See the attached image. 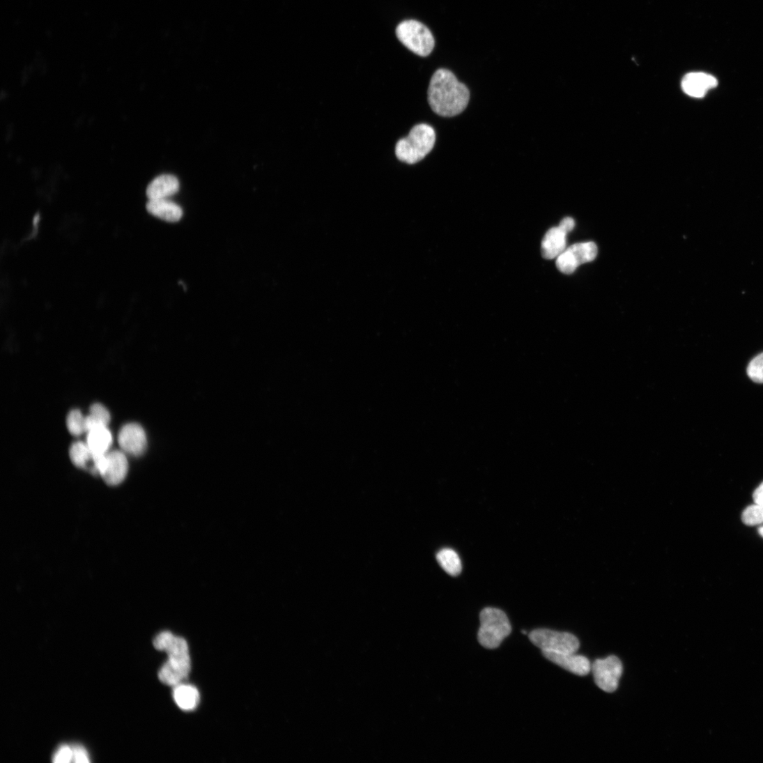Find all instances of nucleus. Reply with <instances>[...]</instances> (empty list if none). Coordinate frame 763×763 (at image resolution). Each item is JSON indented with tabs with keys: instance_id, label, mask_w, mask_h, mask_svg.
I'll return each instance as SVG.
<instances>
[{
	"instance_id": "26",
	"label": "nucleus",
	"mask_w": 763,
	"mask_h": 763,
	"mask_svg": "<svg viewBox=\"0 0 763 763\" xmlns=\"http://www.w3.org/2000/svg\"><path fill=\"white\" fill-rule=\"evenodd\" d=\"M575 226L576 223L574 219L571 217H567L564 219L561 223H560V225L558 226L566 233H569L573 230Z\"/></svg>"
},
{
	"instance_id": "2",
	"label": "nucleus",
	"mask_w": 763,
	"mask_h": 763,
	"mask_svg": "<svg viewBox=\"0 0 763 763\" xmlns=\"http://www.w3.org/2000/svg\"><path fill=\"white\" fill-rule=\"evenodd\" d=\"M154 645L157 649L165 651L169 656L167 663L159 672L160 681L174 687L182 684L191 671V660L186 640L169 631H164L155 638Z\"/></svg>"
},
{
	"instance_id": "5",
	"label": "nucleus",
	"mask_w": 763,
	"mask_h": 763,
	"mask_svg": "<svg viewBox=\"0 0 763 763\" xmlns=\"http://www.w3.org/2000/svg\"><path fill=\"white\" fill-rule=\"evenodd\" d=\"M396 35L405 47L422 57L429 56L435 47V38L431 31L416 20L401 22L396 29Z\"/></svg>"
},
{
	"instance_id": "7",
	"label": "nucleus",
	"mask_w": 763,
	"mask_h": 763,
	"mask_svg": "<svg viewBox=\"0 0 763 763\" xmlns=\"http://www.w3.org/2000/svg\"><path fill=\"white\" fill-rule=\"evenodd\" d=\"M596 686L606 693H613L618 688L623 674L621 660L616 656L595 660L592 665Z\"/></svg>"
},
{
	"instance_id": "8",
	"label": "nucleus",
	"mask_w": 763,
	"mask_h": 763,
	"mask_svg": "<svg viewBox=\"0 0 763 763\" xmlns=\"http://www.w3.org/2000/svg\"><path fill=\"white\" fill-rule=\"evenodd\" d=\"M597 253V246L593 242L574 244L557 258L556 267L560 272L571 275L580 265L594 261Z\"/></svg>"
},
{
	"instance_id": "21",
	"label": "nucleus",
	"mask_w": 763,
	"mask_h": 763,
	"mask_svg": "<svg viewBox=\"0 0 763 763\" xmlns=\"http://www.w3.org/2000/svg\"><path fill=\"white\" fill-rule=\"evenodd\" d=\"M742 521L749 526L763 523V504H755L745 509L742 514Z\"/></svg>"
},
{
	"instance_id": "20",
	"label": "nucleus",
	"mask_w": 763,
	"mask_h": 763,
	"mask_svg": "<svg viewBox=\"0 0 763 763\" xmlns=\"http://www.w3.org/2000/svg\"><path fill=\"white\" fill-rule=\"evenodd\" d=\"M111 415L106 407L100 403L91 406L90 415L85 417L86 432L100 426H108Z\"/></svg>"
},
{
	"instance_id": "16",
	"label": "nucleus",
	"mask_w": 763,
	"mask_h": 763,
	"mask_svg": "<svg viewBox=\"0 0 763 763\" xmlns=\"http://www.w3.org/2000/svg\"><path fill=\"white\" fill-rule=\"evenodd\" d=\"M70 456L72 463L77 468L96 475L94 461L95 454L89 448L87 443L82 442L74 443L70 449Z\"/></svg>"
},
{
	"instance_id": "14",
	"label": "nucleus",
	"mask_w": 763,
	"mask_h": 763,
	"mask_svg": "<svg viewBox=\"0 0 763 763\" xmlns=\"http://www.w3.org/2000/svg\"><path fill=\"white\" fill-rule=\"evenodd\" d=\"M146 210L149 214L163 221L177 222L183 217V210L169 199H148Z\"/></svg>"
},
{
	"instance_id": "22",
	"label": "nucleus",
	"mask_w": 763,
	"mask_h": 763,
	"mask_svg": "<svg viewBox=\"0 0 763 763\" xmlns=\"http://www.w3.org/2000/svg\"><path fill=\"white\" fill-rule=\"evenodd\" d=\"M67 426L70 433L79 436L86 432L85 417L79 410H72L67 419Z\"/></svg>"
},
{
	"instance_id": "23",
	"label": "nucleus",
	"mask_w": 763,
	"mask_h": 763,
	"mask_svg": "<svg viewBox=\"0 0 763 763\" xmlns=\"http://www.w3.org/2000/svg\"><path fill=\"white\" fill-rule=\"evenodd\" d=\"M749 378L755 383H763V353L757 355L747 369Z\"/></svg>"
},
{
	"instance_id": "3",
	"label": "nucleus",
	"mask_w": 763,
	"mask_h": 763,
	"mask_svg": "<svg viewBox=\"0 0 763 763\" xmlns=\"http://www.w3.org/2000/svg\"><path fill=\"white\" fill-rule=\"evenodd\" d=\"M434 129L426 124L415 126L408 136L398 141L395 147L397 159L409 164L423 160L432 151L436 143Z\"/></svg>"
},
{
	"instance_id": "9",
	"label": "nucleus",
	"mask_w": 763,
	"mask_h": 763,
	"mask_svg": "<svg viewBox=\"0 0 763 763\" xmlns=\"http://www.w3.org/2000/svg\"><path fill=\"white\" fill-rule=\"evenodd\" d=\"M543 656L553 664L580 677L587 676L592 671L589 660L576 653H556L542 651Z\"/></svg>"
},
{
	"instance_id": "11",
	"label": "nucleus",
	"mask_w": 763,
	"mask_h": 763,
	"mask_svg": "<svg viewBox=\"0 0 763 763\" xmlns=\"http://www.w3.org/2000/svg\"><path fill=\"white\" fill-rule=\"evenodd\" d=\"M128 471V462L125 454L119 450L109 452L107 463L100 476L109 486H117L125 479Z\"/></svg>"
},
{
	"instance_id": "6",
	"label": "nucleus",
	"mask_w": 763,
	"mask_h": 763,
	"mask_svg": "<svg viewBox=\"0 0 763 763\" xmlns=\"http://www.w3.org/2000/svg\"><path fill=\"white\" fill-rule=\"evenodd\" d=\"M530 641L542 651L556 653H576L580 648L578 639L569 633L548 629H537L529 634Z\"/></svg>"
},
{
	"instance_id": "12",
	"label": "nucleus",
	"mask_w": 763,
	"mask_h": 763,
	"mask_svg": "<svg viewBox=\"0 0 763 763\" xmlns=\"http://www.w3.org/2000/svg\"><path fill=\"white\" fill-rule=\"evenodd\" d=\"M718 80L714 76L703 72H692L682 80L683 91L694 98H702L707 91L718 86Z\"/></svg>"
},
{
	"instance_id": "28",
	"label": "nucleus",
	"mask_w": 763,
	"mask_h": 763,
	"mask_svg": "<svg viewBox=\"0 0 763 763\" xmlns=\"http://www.w3.org/2000/svg\"><path fill=\"white\" fill-rule=\"evenodd\" d=\"M758 532H759V534H760V536L763 537V527H760L759 529Z\"/></svg>"
},
{
	"instance_id": "24",
	"label": "nucleus",
	"mask_w": 763,
	"mask_h": 763,
	"mask_svg": "<svg viewBox=\"0 0 763 763\" xmlns=\"http://www.w3.org/2000/svg\"><path fill=\"white\" fill-rule=\"evenodd\" d=\"M53 760L56 763H68L73 762L72 747L66 745L61 746L54 755Z\"/></svg>"
},
{
	"instance_id": "19",
	"label": "nucleus",
	"mask_w": 763,
	"mask_h": 763,
	"mask_svg": "<svg viewBox=\"0 0 763 763\" xmlns=\"http://www.w3.org/2000/svg\"><path fill=\"white\" fill-rule=\"evenodd\" d=\"M437 562L440 567L449 576H459L463 571V564L459 555L452 548H443L436 555Z\"/></svg>"
},
{
	"instance_id": "29",
	"label": "nucleus",
	"mask_w": 763,
	"mask_h": 763,
	"mask_svg": "<svg viewBox=\"0 0 763 763\" xmlns=\"http://www.w3.org/2000/svg\"><path fill=\"white\" fill-rule=\"evenodd\" d=\"M522 633H523V634H524V635H527V631H524V630H523V631H522Z\"/></svg>"
},
{
	"instance_id": "15",
	"label": "nucleus",
	"mask_w": 763,
	"mask_h": 763,
	"mask_svg": "<svg viewBox=\"0 0 763 763\" xmlns=\"http://www.w3.org/2000/svg\"><path fill=\"white\" fill-rule=\"evenodd\" d=\"M180 188L176 177L172 175H162L153 180L146 189L148 199H169L176 194Z\"/></svg>"
},
{
	"instance_id": "13",
	"label": "nucleus",
	"mask_w": 763,
	"mask_h": 763,
	"mask_svg": "<svg viewBox=\"0 0 763 763\" xmlns=\"http://www.w3.org/2000/svg\"><path fill=\"white\" fill-rule=\"evenodd\" d=\"M567 233L559 226L551 228L541 242L542 257L546 260L557 259L567 249Z\"/></svg>"
},
{
	"instance_id": "25",
	"label": "nucleus",
	"mask_w": 763,
	"mask_h": 763,
	"mask_svg": "<svg viewBox=\"0 0 763 763\" xmlns=\"http://www.w3.org/2000/svg\"><path fill=\"white\" fill-rule=\"evenodd\" d=\"M72 749L73 762L77 763H87L90 762L89 755L83 746L77 745L73 746Z\"/></svg>"
},
{
	"instance_id": "18",
	"label": "nucleus",
	"mask_w": 763,
	"mask_h": 763,
	"mask_svg": "<svg viewBox=\"0 0 763 763\" xmlns=\"http://www.w3.org/2000/svg\"><path fill=\"white\" fill-rule=\"evenodd\" d=\"M174 699L177 705L184 711H192L199 704L200 695L193 686L180 684L174 687Z\"/></svg>"
},
{
	"instance_id": "17",
	"label": "nucleus",
	"mask_w": 763,
	"mask_h": 763,
	"mask_svg": "<svg viewBox=\"0 0 763 763\" xmlns=\"http://www.w3.org/2000/svg\"><path fill=\"white\" fill-rule=\"evenodd\" d=\"M87 433L86 443L94 454H103L109 452L113 438L108 426H100Z\"/></svg>"
},
{
	"instance_id": "1",
	"label": "nucleus",
	"mask_w": 763,
	"mask_h": 763,
	"mask_svg": "<svg viewBox=\"0 0 763 763\" xmlns=\"http://www.w3.org/2000/svg\"><path fill=\"white\" fill-rule=\"evenodd\" d=\"M470 91L455 75L446 69H439L433 75L428 91L432 110L442 117H454L467 108Z\"/></svg>"
},
{
	"instance_id": "10",
	"label": "nucleus",
	"mask_w": 763,
	"mask_h": 763,
	"mask_svg": "<svg viewBox=\"0 0 763 763\" xmlns=\"http://www.w3.org/2000/svg\"><path fill=\"white\" fill-rule=\"evenodd\" d=\"M118 442L124 452L134 456H140L146 449V433L140 425L128 424L121 430Z\"/></svg>"
},
{
	"instance_id": "4",
	"label": "nucleus",
	"mask_w": 763,
	"mask_h": 763,
	"mask_svg": "<svg viewBox=\"0 0 763 763\" xmlns=\"http://www.w3.org/2000/svg\"><path fill=\"white\" fill-rule=\"evenodd\" d=\"M481 626L478 640L488 649L498 648L512 632V627L504 612L492 607L485 608L480 614Z\"/></svg>"
},
{
	"instance_id": "27",
	"label": "nucleus",
	"mask_w": 763,
	"mask_h": 763,
	"mask_svg": "<svg viewBox=\"0 0 763 763\" xmlns=\"http://www.w3.org/2000/svg\"><path fill=\"white\" fill-rule=\"evenodd\" d=\"M753 500L755 504H763V482L754 491Z\"/></svg>"
}]
</instances>
